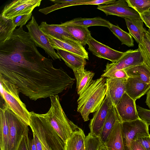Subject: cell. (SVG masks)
Listing matches in <instances>:
<instances>
[{"label":"cell","mask_w":150,"mask_h":150,"mask_svg":"<svg viewBox=\"0 0 150 150\" xmlns=\"http://www.w3.org/2000/svg\"><path fill=\"white\" fill-rule=\"evenodd\" d=\"M141 18L146 26L150 30V11H146L139 14Z\"/></svg>","instance_id":"38"},{"label":"cell","mask_w":150,"mask_h":150,"mask_svg":"<svg viewBox=\"0 0 150 150\" xmlns=\"http://www.w3.org/2000/svg\"><path fill=\"white\" fill-rule=\"evenodd\" d=\"M28 33L36 46L43 49L53 59L61 58L52 47L48 37L40 29L33 16L26 25Z\"/></svg>","instance_id":"8"},{"label":"cell","mask_w":150,"mask_h":150,"mask_svg":"<svg viewBox=\"0 0 150 150\" xmlns=\"http://www.w3.org/2000/svg\"><path fill=\"white\" fill-rule=\"evenodd\" d=\"M98 150H108L105 145L102 143L100 145Z\"/></svg>","instance_id":"44"},{"label":"cell","mask_w":150,"mask_h":150,"mask_svg":"<svg viewBox=\"0 0 150 150\" xmlns=\"http://www.w3.org/2000/svg\"><path fill=\"white\" fill-rule=\"evenodd\" d=\"M109 29L120 40L122 45H125L129 47L134 46V41L132 37L129 33L122 30L118 25L112 24Z\"/></svg>","instance_id":"31"},{"label":"cell","mask_w":150,"mask_h":150,"mask_svg":"<svg viewBox=\"0 0 150 150\" xmlns=\"http://www.w3.org/2000/svg\"><path fill=\"white\" fill-rule=\"evenodd\" d=\"M146 103L150 109V89L147 92Z\"/></svg>","instance_id":"43"},{"label":"cell","mask_w":150,"mask_h":150,"mask_svg":"<svg viewBox=\"0 0 150 150\" xmlns=\"http://www.w3.org/2000/svg\"><path fill=\"white\" fill-rule=\"evenodd\" d=\"M97 8L107 16L115 15L124 18H140L139 13L128 6L126 0H116L112 3L99 5Z\"/></svg>","instance_id":"11"},{"label":"cell","mask_w":150,"mask_h":150,"mask_svg":"<svg viewBox=\"0 0 150 150\" xmlns=\"http://www.w3.org/2000/svg\"><path fill=\"white\" fill-rule=\"evenodd\" d=\"M101 77L118 79H127L129 77L124 69L117 70L111 72L104 73Z\"/></svg>","instance_id":"34"},{"label":"cell","mask_w":150,"mask_h":150,"mask_svg":"<svg viewBox=\"0 0 150 150\" xmlns=\"http://www.w3.org/2000/svg\"><path fill=\"white\" fill-rule=\"evenodd\" d=\"M1 97L13 113L22 121L29 126L30 114L25 104L20 99V92L15 84L0 76Z\"/></svg>","instance_id":"5"},{"label":"cell","mask_w":150,"mask_h":150,"mask_svg":"<svg viewBox=\"0 0 150 150\" xmlns=\"http://www.w3.org/2000/svg\"><path fill=\"white\" fill-rule=\"evenodd\" d=\"M130 150H146L140 143L136 141H133L130 144Z\"/></svg>","instance_id":"40"},{"label":"cell","mask_w":150,"mask_h":150,"mask_svg":"<svg viewBox=\"0 0 150 150\" xmlns=\"http://www.w3.org/2000/svg\"><path fill=\"white\" fill-rule=\"evenodd\" d=\"M149 11H150V9H149Z\"/></svg>","instance_id":"47"},{"label":"cell","mask_w":150,"mask_h":150,"mask_svg":"<svg viewBox=\"0 0 150 150\" xmlns=\"http://www.w3.org/2000/svg\"><path fill=\"white\" fill-rule=\"evenodd\" d=\"M119 121H121L115 106L112 104L109 109L99 137L102 144H105L114 125Z\"/></svg>","instance_id":"20"},{"label":"cell","mask_w":150,"mask_h":150,"mask_svg":"<svg viewBox=\"0 0 150 150\" xmlns=\"http://www.w3.org/2000/svg\"><path fill=\"white\" fill-rule=\"evenodd\" d=\"M28 132H27L22 139L17 150H29L28 146Z\"/></svg>","instance_id":"39"},{"label":"cell","mask_w":150,"mask_h":150,"mask_svg":"<svg viewBox=\"0 0 150 150\" xmlns=\"http://www.w3.org/2000/svg\"><path fill=\"white\" fill-rule=\"evenodd\" d=\"M148 125L140 118L122 122V133L126 150H130V144L139 138L150 136Z\"/></svg>","instance_id":"7"},{"label":"cell","mask_w":150,"mask_h":150,"mask_svg":"<svg viewBox=\"0 0 150 150\" xmlns=\"http://www.w3.org/2000/svg\"><path fill=\"white\" fill-rule=\"evenodd\" d=\"M41 0H15L7 4L1 15L7 19H12L19 15L32 13L34 9L39 6Z\"/></svg>","instance_id":"9"},{"label":"cell","mask_w":150,"mask_h":150,"mask_svg":"<svg viewBox=\"0 0 150 150\" xmlns=\"http://www.w3.org/2000/svg\"><path fill=\"white\" fill-rule=\"evenodd\" d=\"M47 36L54 49L63 50L88 59V52L79 43L72 41L60 40L50 35Z\"/></svg>","instance_id":"15"},{"label":"cell","mask_w":150,"mask_h":150,"mask_svg":"<svg viewBox=\"0 0 150 150\" xmlns=\"http://www.w3.org/2000/svg\"><path fill=\"white\" fill-rule=\"evenodd\" d=\"M88 50L96 56L114 63L117 61L125 52L117 51L97 41L91 36L87 44Z\"/></svg>","instance_id":"12"},{"label":"cell","mask_w":150,"mask_h":150,"mask_svg":"<svg viewBox=\"0 0 150 150\" xmlns=\"http://www.w3.org/2000/svg\"><path fill=\"white\" fill-rule=\"evenodd\" d=\"M12 19H7L0 15V45L10 39L16 29Z\"/></svg>","instance_id":"28"},{"label":"cell","mask_w":150,"mask_h":150,"mask_svg":"<svg viewBox=\"0 0 150 150\" xmlns=\"http://www.w3.org/2000/svg\"><path fill=\"white\" fill-rule=\"evenodd\" d=\"M107 149H108V148H107ZM108 149V150H110L109 149Z\"/></svg>","instance_id":"46"},{"label":"cell","mask_w":150,"mask_h":150,"mask_svg":"<svg viewBox=\"0 0 150 150\" xmlns=\"http://www.w3.org/2000/svg\"><path fill=\"white\" fill-rule=\"evenodd\" d=\"M101 143L99 137L92 135L90 132L86 137L85 150H98Z\"/></svg>","instance_id":"33"},{"label":"cell","mask_w":150,"mask_h":150,"mask_svg":"<svg viewBox=\"0 0 150 150\" xmlns=\"http://www.w3.org/2000/svg\"><path fill=\"white\" fill-rule=\"evenodd\" d=\"M57 53L65 64L73 70L84 67L86 59L81 57L63 50L57 49Z\"/></svg>","instance_id":"22"},{"label":"cell","mask_w":150,"mask_h":150,"mask_svg":"<svg viewBox=\"0 0 150 150\" xmlns=\"http://www.w3.org/2000/svg\"><path fill=\"white\" fill-rule=\"evenodd\" d=\"M32 15V13L28 14L19 15L12 19L16 27L19 26L23 27L30 18Z\"/></svg>","instance_id":"36"},{"label":"cell","mask_w":150,"mask_h":150,"mask_svg":"<svg viewBox=\"0 0 150 150\" xmlns=\"http://www.w3.org/2000/svg\"><path fill=\"white\" fill-rule=\"evenodd\" d=\"M144 60V63L150 70V30L144 34L142 40L138 44V48Z\"/></svg>","instance_id":"30"},{"label":"cell","mask_w":150,"mask_h":150,"mask_svg":"<svg viewBox=\"0 0 150 150\" xmlns=\"http://www.w3.org/2000/svg\"><path fill=\"white\" fill-rule=\"evenodd\" d=\"M65 26L70 34L78 42L83 46L87 44L91 36L88 27L77 25Z\"/></svg>","instance_id":"25"},{"label":"cell","mask_w":150,"mask_h":150,"mask_svg":"<svg viewBox=\"0 0 150 150\" xmlns=\"http://www.w3.org/2000/svg\"><path fill=\"white\" fill-rule=\"evenodd\" d=\"M86 137L81 129L75 132L65 143V150H80L85 144Z\"/></svg>","instance_id":"29"},{"label":"cell","mask_w":150,"mask_h":150,"mask_svg":"<svg viewBox=\"0 0 150 150\" xmlns=\"http://www.w3.org/2000/svg\"><path fill=\"white\" fill-rule=\"evenodd\" d=\"M115 106L122 122L140 118L137 113L135 101L125 92Z\"/></svg>","instance_id":"14"},{"label":"cell","mask_w":150,"mask_h":150,"mask_svg":"<svg viewBox=\"0 0 150 150\" xmlns=\"http://www.w3.org/2000/svg\"><path fill=\"white\" fill-rule=\"evenodd\" d=\"M2 105L4 109L9 126L7 150H17L23 138L28 132V126L17 117L5 103Z\"/></svg>","instance_id":"6"},{"label":"cell","mask_w":150,"mask_h":150,"mask_svg":"<svg viewBox=\"0 0 150 150\" xmlns=\"http://www.w3.org/2000/svg\"><path fill=\"white\" fill-rule=\"evenodd\" d=\"M129 33L138 44L142 40L144 34L147 30L144 27V22L140 18H124Z\"/></svg>","instance_id":"21"},{"label":"cell","mask_w":150,"mask_h":150,"mask_svg":"<svg viewBox=\"0 0 150 150\" xmlns=\"http://www.w3.org/2000/svg\"><path fill=\"white\" fill-rule=\"evenodd\" d=\"M112 104L106 94L100 107L95 112L91 120L89 126L90 133L91 134L99 137L109 109Z\"/></svg>","instance_id":"13"},{"label":"cell","mask_w":150,"mask_h":150,"mask_svg":"<svg viewBox=\"0 0 150 150\" xmlns=\"http://www.w3.org/2000/svg\"><path fill=\"white\" fill-rule=\"evenodd\" d=\"M32 132L33 137L35 140L37 150H43L42 146L39 139L34 132Z\"/></svg>","instance_id":"41"},{"label":"cell","mask_w":150,"mask_h":150,"mask_svg":"<svg viewBox=\"0 0 150 150\" xmlns=\"http://www.w3.org/2000/svg\"><path fill=\"white\" fill-rule=\"evenodd\" d=\"M137 113L139 118L147 123L150 125V110H148L136 105Z\"/></svg>","instance_id":"35"},{"label":"cell","mask_w":150,"mask_h":150,"mask_svg":"<svg viewBox=\"0 0 150 150\" xmlns=\"http://www.w3.org/2000/svg\"><path fill=\"white\" fill-rule=\"evenodd\" d=\"M122 122L115 124L105 144L110 150H126L123 139Z\"/></svg>","instance_id":"18"},{"label":"cell","mask_w":150,"mask_h":150,"mask_svg":"<svg viewBox=\"0 0 150 150\" xmlns=\"http://www.w3.org/2000/svg\"><path fill=\"white\" fill-rule=\"evenodd\" d=\"M73 71L76 80L77 93L79 95L90 84L95 74L86 70L84 67Z\"/></svg>","instance_id":"26"},{"label":"cell","mask_w":150,"mask_h":150,"mask_svg":"<svg viewBox=\"0 0 150 150\" xmlns=\"http://www.w3.org/2000/svg\"><path fill=\"white\" fill-rule=\"evenodd\" d=\"M107 93L106 79L101 77L92 80L89 86L79 95L77 101V110L84 121L89 120L90 114L96 112L99 109Z\"/></svg>","instance_id":"2"},{"label":"cell","mask_w":150,"mask_h":150,"mask_svg":"<svg viewBox=\"0 0 150 150\" xmlns=\"http://www.w3.org/2000/svg\"><path fill=\"white\" fill-rule=\"evenodd\" d=\"M50 98L51 107L44 114L50 125L65 143L80 128L68 118L62 107L58 95Z\"/></svg>","instance_id":"4"},{"label":"cell","mask_w":150,"mask_h":150,"mask_svg":"<svg viewBox=\"0 0 150 150\" xmlns=\"http://www.w3.org/2000/svg\"><path fill=\"white\" fill-rule=\"evenodd\" d=\"M111 24L108 21L100 17L92 18H77L61 24L65 26L77 25L88 27L91 26H100L105 27L109 28Z\"/></svg>","instance_id":"23"},{"label":"cell","mask_w":150,"mask_h":150,"mask_svg":"<svg viewBox=\"0 0 150 150\" xmlns=\"http://www.w3.org/2000/svg\"><path fill=\"white\" fill-rule=\"evenodd\" d=\"M9 129L7 117L3 107L0 108V148L1 150H7Z\"/></svg>","instance_id":"27"},{"label":"cell","mask_w":150,"mask_h":150,"mask_svg":"<svg viewBox=\"0 0 150 150\" xmlns=\"http://www.w3.org/2000/svg\"><path fill=\"white\" fill-rule=\"evenodd\" d=\"M28 146L29 150H37V148L34 138L30 140L29 138L28 139Z\"/></svg>","instance_id":"42"},{"label":"cell","mask_w":150,"mask_h":150,"mask_svg":"<svg viewBox=\"0 0 150 150\" xmlns=\"http://www.w3.org/2000/svg\"><path fill=\"white\" fill-rule=\"evenodd\" d=\"M144 63L142 54L138 48L135 50H129L117 61L107 63L104 73L111 72L117 70L126 68Z\"/></svg>","instance_id":"10"},{"label":"cell","mask_w":150,"mask_h":150,"mask_svg":"<svg viewBox=\"0 0 150 150\" xmlns=\"http://www.w3.org/2000/svg\"><path fill=\"white\" fill-rule=\"evenodd\" d=\"M0 76L15 84L20 92L36 100L71 88L75 79L40 53L23 54L0 62Z\"/></svg>","instance_id":"1"},{"label":"cell","mask_w":150,"mask_h":150,"mask_svg":"<svg viewBox=\"0 0 150 150\" xmlns=\"http://www.w3.org/2000/svg\"><path fill=\"white\" fill-rule=\"evenodd\" d=\"M124 70L129 77L150 84V70L144 63Z\"/></svg>","instance_id":"24"},{"label":"cell","mask_w":150,"mask_h":150,"mask_svg":"<svg viewBox=\"0 0 150 150\" xmlns=\"http://www.w3.org/2000/svg\"><path fill=\"white\" fill-rule=\"evenodd\" d=\"M136 141L140 143L146 150H150V136L142 137Z\"/></svg>","instance_id":"37"},{"label":"cell","mask_w":150,"mask_h":150,"mask_svg":"<svg viewBox=\"0 0 150 150\" xmlns=\"http://www.w3.org/2000/svg\"><path fill=\"white\" fill-rule=\"evenodd\" d=\"M80 150H85V144H84Z\"/></svg>","instance_id":"45"},{"label":"cell","mask_w":150,"mask_h":150,"mask_svg":"<svg viewBox=\"0 0 150 150\" xmlns=\"http://www.w3.org/2000/svg\"><path fill=\"white\" fill-rule=\"evenodd\" d=\"M128 6L139 14L150 9V0H126Z\"/></svg>","instance_id":"32"},{"label":"cell","mask_w":150,"mask_h":150,"mask_svg":"<svg viewBox=\"0 0 150 150\" xmlns=\"http://www.w3.org/2000/svg\"><path fill=\"white\" fill-rule=\"evenodd\" d=\"M150 89V84L129 77L127 80L125 92L135 101L144 95Z\"/></svg>","instance_id":"19"},{"label":"cell","mask_w":150,"mask_h":150,"mask_svg":"<svg viewBox=\"0 0 150 150\" xmlns=\"http://www.w3.org/2000/svg\"><path fill=\"white\" fill-rule=\"evenodd\" d=\"M39 27L41 30L47 36L50 35L60 40L77 42L70 34L65 26L61 24H48L46 22L43 21L41 23Z\"/></svg>","instance_id":"17"},{"label":"cell","mask_w":150,"mask_h":150,"mask_svg":"<svg viewBox=\"0 0 150 150\" xmlns=\"http://www.w3.org/2000/svg\"><path fill=\"white\" fill-rule=\"evenodd\" d=\"M127 79L107 78V93L113 104L116 106L125 93Z\"/></svg>","instance_id":"16"},{"label":"cell","mask_w":150,"mask_h":150,"mask_svg":"<svg viewBox=\"0 0 150 150\" xmlns=\"http://www.w3.org/2000/svg\"><path fill=\"white\" fill-rule=\"evenodd\" d=\"M29 126L39 139L43 150H65V143L50 125L45 114L30 112Z\"/></svg>","instance_id":"3"}]
</instances>
